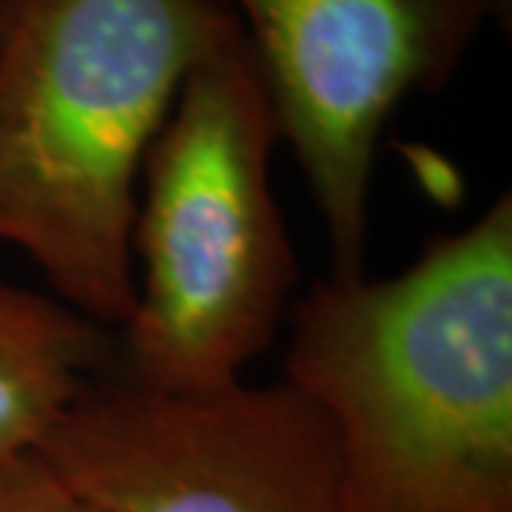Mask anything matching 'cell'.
I'll return each mask as SVG.
<instances>
[{"instance_id":"6da1fadb","label":"cell","mask_w":512,"mask_h":512,"mask_svg":"<svg viewBox=\"0 0 512 512\" xmlns=\"http://www.w3.org/2000/svg\"><path fill=\"white\" fill-rule=\"evenodd\" d=\"M285 379L325 416L345 512H512V194L402 274L316 282Z\"/></svg>"},{"instance_id":"7a4b0ae2","label":"cell","mask_w":512,"mask_h":512,"mask_svg":"<svg viewBox=\"0 0 512 512\" xmlns=\"http://www.w3.org/2000/svg\"><path fill=\"white\" fill-rule=\"evenodd\" d=\"M228 0H0V242L60 302L123 330L148 148Z\"/></svg>"},{"instance_id":"3957f363","label":"cell","mask_w":512,"mask_h":512,"mask_svg":"<svg viewBox=\"0 0 512 512\" xmlns=\"http://www.w3.org/2000/svg\"><path fill=\"white\" fill-rule=\"evenodd\" d=\"M282 143L254 46L237 23L185 74L143 165L137 299L120 367L160 390L242 379L271 348L299 279L271 183Z\"/></svg>"},{"instance_id":"277c9868","label":"cell","mask_w":512,"mask_h":512,"mask_svg":"<svg viewBox=\"0 0 512 512\" xmlns=\"http://www.w3.org/2000/svg\"><path fill=\"white\" fill-rule=\"evenodd\" d=\"M282 143L325 222L333 279L365 276L373 160L410 94L444 92L510 0H228Z\"/></svg>"},{"instance_id":"5b68a950","label":"cell","mask_w":512,"mask_h":512,"mask_svg":"<svg viewBox=\"0 0 512 512\" xmlns=\"http://www.w3.org/2000/svg\"><path fill=\"white\" fill-rule=\"evenodd\" d=\"M35 453L109 512H345L330 424L285 382L160 390L103 373Z\"/></svg>"},{"instance_id":"8992f818","label":"cell","mask_w":512,"mask_h":512,"mask_svg":"<svg viewBox=\"0 0 512 512\" xmlns=\"http://www.w3.org/2000/svg\"><path fill=\"white\" fill-rule=\"evenodd\" d=\"M111 359V330L57 296L0 282V464L35 453Z\"/></svg>"},{"instance_id":"52a82bcc","label":"cell","mask_w":512,"mask_h":512,"mask_svg":"<svg viewBox=\"0 0 512 512\" xmlns=\"http://www.w3.org/2000/svg\"><path fill=\"white\" fill-rule=\"evenodd\" d=\"M0 512H109L72 490L37 456L0 464Z\"/></svg>"}]
</instances>
